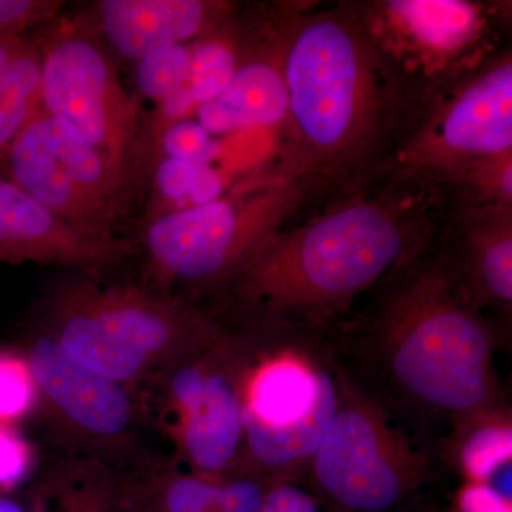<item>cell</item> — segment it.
<instances>
[{
  "label": "cell",
  "mask_w": 512,
  "mask_h": 512,
  "mask_svg": "<svg viewBox=\"0 0 512 512\" xmlns=\"http://www.w3.org/2000/svg\"><path fill=\"white\" fill-rule=\"evenodd\" d=\"M42 110V55L36 40H26L0 80V163L13 141Z\"/></svg>",
  "instance_id": "20"
},
{
  "label": "cell",
  "mask_w": 512,
  "mask_h": 512,
  "mask_svg": "<svg viewBox=\"0 0 512 512\" xmlns=\"http://www.w3.org/2000/svg\"><path fill=\"white\" fill-rule=\"evenodd\" d=\"M235 6L217 0H100L86 16L107 52L136 64L221 26Z\"/></svg>",
  "instance_id": "16"
},
{
  "label": "cell",
  "mask_w": 512,
  "mask_h": 512,
  "mask_svg": "<svg viewBox=\"0 0 512 512\" xmlns=\"http://www.w3.org/2000/svg\"><path fill=\"white\" fill-rule=\"evenodd\" d=\"M259 512H320L311 494L292 481H276L266 490Z\"/></svg>",
  "instance_id": "31"
},
{
  "label": "cell",
  "mask_w": 512,
  "mask_h": 512,
  "mask_svg": "<svg viewBox=\"0 0 512 512\" xmlns=\"http://www.w3.org/2000/svg\"><path fill=\"white\" fill-rule=\"evenodd\" d=\"M448 460L468 483L491 484L511 497L512 417L510 407L483 414L451 431Z\"/></svg>",
  "instance_id": "18"
},
{
  "label": "cell",
  "mask_w": 512,
  "mask_h": 512,
  "mask_svg": "<svg viewBox=\"0 0 512 512\" xmlns=\"http://www.w3.org/2000/svg\"><path fill=\"white\" fill-rule=\"evenodd\" d=\"M245 26L234 13L221 26L192 43L190 67L181 90L195 107L217 99L237 73Z\"/></svg>",
  "instance_id": "19"
},
{
  "label": "cell",
  "mask_w": 512,
  "mask_h": 512,
  "mask_svg": "<svg viewBox=\"0 0 512 512\" xmlns=\"http://www.w3.org/2000/svg\"><path fill=\"white\" fill-rule=\"evenodd\" d=\"M302 3H279L258 23L245 26L241 62L234 79L217 99L201 104L195 117L208 133L278 126L288 116L284 74L285 47Z\"/></svg>",
  "instance_id": "12"
},
{
  "label": "cell",
  "mask_w": 512,
  "mask_h": 512,
  "mask_svg": "<svg viewBox=\"0 0 512 512\" xmlns=\"http://www.w3.org/2000/svg\"><path fill=\"white\" fill-rule=\"evenodd\" d=\"M454 505V512H512L511 497L494 485L468 481L458 488Z\"/></svg>",
  "instance_id": "30"
},
{
  "label": "cell",
  "mask_w": 512,
  "mask_h": 512,
  "mask_svg": "<svg viewBox=\"0 0 512 512\" xmlns=\"http://www.w3.org/2000/svg\"><path fill=\"white\" fill-rule=\"evenodd\" d=\"M157 158L171 157L194 164H211L220 157V141L205 130L197 120L185 119L167 124L153 134Z\"/></svg>",
  "instance_id": "24"
},
{
  "label": "cell",
  "mask_w": 512,
  "mask_h": 512,
  "mask_svg": "<svg viewBox=\"0 0 512 512\" xmlns=\"http://www.w3.org/2000/svg\"><path fill=\"white\" fill-rule=\"evenodd\" d=\"M0 512H25L18 504L13 501L6 500V498H0Z\"/></svg>",
  "instance_id": "34"
},
{
  "label": "cell",
  "mask_w": 512,
  "mask_h": 512,
  "mask_svg": "<svg viewBox=\"0 0 512 512\" xmlns=\"http://www.w3.org/2000/svg\"><path fill=\"white\" fill-rule=\"evenodd\" d=\"M242 369V431L249 463L276 481L309 471L339 402L340 363L326 330L252 325Z\"/></svg>",
  "instance_id": "5"
},
{
  "label": "cell",
  "mask_w": 512,
  "mask_h": 512,
  "mask_svg": "<svg viewBox=\"0 0 512 512\" xmlns=\"http://www.w3.org/2000/svg\"><path fill=\"white\" fill-rule=\"evenodd\" d=\"M192 43L165 47L134 64V80L144 99L160 104L183 87L190 67Z\"/></svg>",
  "instance_id": "23"
},
{
  "label": "cell",
  "mask_w": 512,
  "mask_h": 512,
  "mask_svg": "<svg viewBox=\"0 0 512 512\" xmlns=\"http://www.w3.org/2000/svg\"><path fill=\"white\" fill-rule=\"evenodd\" d=\"M512 151V53L494 50L430 84L419 119L382 180L444 195L487 158Z\"/></svg>",
  "instance_id": "7"
},
{
  "label": "cell",
  "mask_w": 512,
  "mask_h": 512,
  "mask_svg": "<svg viewBox=\"0 0 512 512\" xmlns=\"http://www.w3.org/2000/svg\"><path fill=\"white\" fill-rule=\"evenodd\" d=\"M437 238L478 311L511 318L512 207L444 204Z\"/></svg>",
  "instance_id": "14"
},
{
  "label": "cell",
  "mask_w": 512,
  "mask_h": 512,
  "mask_svg": "<svg viewBox=\"0 0 512 512\" xmlns=\"http://www.w3.org/2000/svg\"><path fill=\"white\" fill-rule=\"evenodd\" d=\"M26 40L25 36H0V80L8 73Z\"/></svg>",
  "instance_id": "33"
},
{
  "label": "cell",
  "mask_w": 512,
  "mask_h": 512,
  "mask_svg": "<svg viewBox=\"0 0 512 512\" xmlns=\"http://www.w3.org/2000/svg\"><path fill=\"white\" fill-rule=\"evenodd\" d=\"M315 195L311 181L278 163L210 204L150 218L144 252L170 284L224 286Z\"/></svg>",
  "instance_id": "6"
},
{
  "label": "cell",
  "mask_w": 512,
  "mask_h": 512,
  "mask_svg": "<svg viewBox=\"0 0 512 512\" xmlns=\"http://www.w3.org/2000/svg\"><path fill=\"white\" fill-rule=\"evenodd\" d=\"M266 491L256 481L181 477L165 493L167 512H259Z\"/></svg>",
  "instance_id": "21"
},
{
  "label": "cell",
  "mask_w": 512,
  "mask_h": 512,
  "mask_svg": "<svg viewBox=\"0 0 512 512\" xmlns=\"http://www.w3.org/2000/svg\"><path fill=\"white\" fill-rule=\"evenodd\" d=\"M110 483L103 474L92 473L76 478L63 494V512H110Z\"/></svg>",
  "instance_id": "28"
},
{
  "label": "cell",
  "mask_w": 512,
  "mask_h": 512,
  "mask_svg": "<svg viewBox=\"0 0 512 512\" xmlns=\"http://www.w3.org/2000/svg\"><path fill=\"white\" fill-rule=\"evenodd\" d=\"M429 466L383 404L340 367L338 409L309 467L319 490L346 512H386L420 487Z\"/></svg>",
  "instance_id": "9"
},
{
  "label": "cell",
  "mask_w": 512,
  "mask_h": 512,
  "mask_svg": "<svg viewBox=\"0 0 512 512\" xmlns=\"http://www.w3.org/2000/svg\"><path fill=\"white\" fill-rule=\"evenodd\" d=\"M443 207L439 194L392 180L332 198L311 220L279 231L224 286L251 325L328 330L430 247Z\"/></svg>",
  "instance_id": "2"
},
{
  "label": "cell",
  "mask_w": 512,
  "mask_h": 512,
  "mask_svg": "<svg viewBox=\"0 0 512 512\" xmlns=\"http://www.w3.org/2000/svg\"><path fill=\"white\" fill-rule=\"evenodd\" d=\"M225 194V178L220 171L215 170L211 164L201 165L192 184L185 210L200 205L210 204Z\"/></svg>",
  "instance_id": "32"
},
{
  "label": "cell",
  "mask_w": 512,
  "mask_h": 512,
  "mask_svg": "<svg viewBox=\"0 0 512 512\" xmlns=\"http://www.w3.org/2000/svg\"><path fill=\"white\" fill-rule=\"evenodd\" d=\"M30 369L37 387L76 429L114 439L133 421L126 387L74 359L50 335L33 343Z\"/></svg>",
  "instance_id": "17"
},
{
  "label": "cell",
  "mask_w": 512,
  "mask_h": 512,
  "mask_svg": "<svg viewBox=\"0 0 512 512\" xmlns=\"http://www.w3.org/2000/svg\"><path fill=\"white\" fill-rule=\"evenodd\" d=\"M247 349V336L225 332L201 355L175 366L171 376L181 446L188 460L208 476L228 470L242 454L239 386Z\"/></svg>",
  "instance_id": "11"
},
{
  "label": "cell",
  "mask_w": 512,
  "mask_h": 512,
  "mask_svg": "<svg viewBox=\"0 0 512 512\" xmlns=\"http://www.w3.org/2000/svg\"><path fill=\"white\" fill-rule=\"evenodd\" d=\"M36 40L42 55V109L99 148L133 187L140 164V97L83 16L53 20Z\"/></svg>",
  "instance_id": "8"
},
{
  "label": "cell",
  "mask_w": 512,
  "mask_h": 512,
  "mask_svg": "<svg viewBox=\"0 0 512 512\" xmlns=\"http://www.w3.org/2000/svg\"><path fill=\"white\" fill-rule=\"evenodd\" d=\"M36 394L37 384L28 360L0 352V426L25 416Z\"/></svg>",
  "instance_id": "26"
},
{
  "label": "cell",
  "mask_w": 512,
  "mask_h": 512,
  "mask_svg": "<svg viewBox=\"0 0 512 512\" xmlns=\"http://www.w3.org/2000/svg\"><path fill=\"white\" fill-rule=\"evenodd\" d=\"M376 288L363 348L397 402L453 430L508 407L494 365L500 330L468 299L437 234Z\"/></svg>",
  "instance_id": "3"
},
{
  "label": "cell",
  "mask_w": 512,
  "mask_h": 512,
  "mask_svg": "<svg viewBox=\"0 0 512 512\" xmlns=\"http://www.w3.org/2000/svg\"><path fill=\"white\" fill-rule=\"evenodd\" d=\"M217 512H241V511H217Z\"/></svg>",
  "instance_id": "35"
},
{
  "label": "cell",
  "mask_w": 512,
  "mask_h": 512,
  "mask_svg": "<svg viewBox=\"0 0 512 512\" xmlns=\"http://www.w3.org/2000/svg\"><path fill=\"white\" fill-rule=\"evenodd\" d=\"M284 74L288 133L279 164L330 200L382 181L431 84L393 55L357 2L302 6Z\"/></svg>",
  "instance_id": "1"
},
{
  "label": "cell",
  "mask_w": 512,
  "mask_h": 512,
  "mask_svg": "<svg viewBox=\"0 0 512 512\" xmlns=\"http://www.w3.org/2000/svg\"><path fill=\"white\" fill-rule=\"evenodd\" d=\"M444 204L512 207V151L471 168L446 192Z\"/></svg>",
  "instance_id": "22"
},
{
  "label": "cell",
  "mask_w": 512,
  "mask_h": 512,
  "mask_svg": "<svg viewBox=\"0 0 512 512\" xmlns=\"http://www.w3.org/2000/svg\"><path fill=\"white\" fill-rule=\"evenodd\" d=\"M201 165L178 160V158L158 157L154 164L151 180V201L148 208V220L167 214V212L185 210L188 194Z\"/></svg>",
  "instance_id": "25"
},
{
  "label": "cell",
  "mask_w": 512,
  "mask_h": 512,
  "mask_svg": "<svg viewBox=\"0 0 512 512\" xmlns=\"http://www.w3.org/2000/svg\"><path fill=\"white\" fill-rule=\"evenodd\" d=\"M123 239H104L62 220L42 202L0 178V261L35 262L100 275L124 261Z\"/></svg>",
  "instance_id": "13"
},
{
  "label": "cell",
  "mask_w": 512,
  "mask_h": 512,
  "mask_svg": "<svg viewBox=\"0 0 512 512\" xmlns=\"http://www.w3.org/2000/svg\"><path fill=\"white\" fill-rule=\"evenodd\" d=\"M0 168L6 180L73 227L119 239L116 231L133 187L99 148L45 110L23 128Z\"/></svg>",
  "instance_id": "10"
},
{
  "label": "cell",
  "mask_w": 512,
  "mask_h": 512,
  "mask_svg": "<svg viewBox=\"0 0 512 512\" xmlns=\"http://www.w3.org/2000/svg\"><path fill=\"white\" fill-rule=\"evenodd\" d=\"M73 276L47 296L49 335L74 359L123 384L201 355L224 336L211 315L180 296Z\"/></svg>",
  "instance_id": "4"
},
{
  "label": "cell",
  "mask_w": 512,
  "mask_h": 512,
  "mask_svg": "<svg viewBox=\"0 0 512 512\" xmlns=\"http://www.w3.org/2000/svg\"><path fill=\"white\" fill-rule=\"evenodd\" d=\"M370 22L384 45L410 69L413 59L437 70L436 82L458 72L451 63H461L473 52L484 29L478 6L467 2H377L363 3ZM412 70V69H410ZM414 73V72H413ZM429 82V80H427Z\"/></svg>",
  "instance_id": "15"
},
{
  "label": "cell",
  "mask_w": 512,
  "mask_h": 512,
  "mask_svg": "<svg viewBox=\"0 0 512 512\" xmlns=\"http://www.w3.org/2000/svg\"><path fill=\"white\" fill-rule=\"evenodd\" d=\"M30 466L28 444L15 431L0 426V487L22 480Z\"/></svg>",
  "instance_id": "29"
},
{
  "label": "cell",
  "mask_w": 512,
  "mask_h": 512,
  "mask_svg": "<svg viewBox=\"0 0 512 512\" xmlns=\"http://www.w3.org/2000/svg\"><path fill=\"white\" fill-rule=\"evenodd\" d=\"M66 3L60 0H0V36H20L57 19Z\"/></svg>",
  "instance_id": "27"
}]
</instances>
